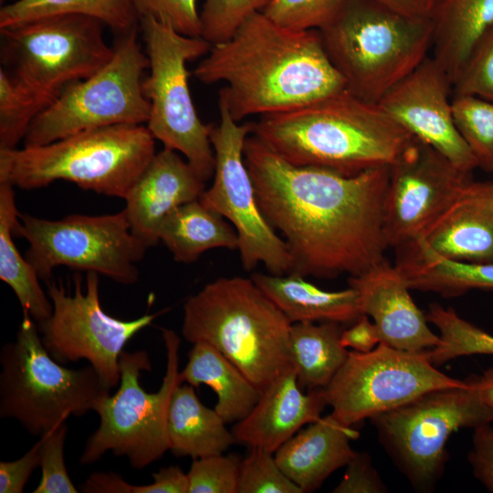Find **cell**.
I'll return each instance as SVG.
<instances>
[{
	"instance_id": "cell-30",
	"label": "cell",
	"mask_w": 493,
	"mask_h": 493,
	"mask_svg": "<svg viewBox=\"0 0 493 493\" xmlns=\"http://www.w3.org/2000/svg\"><path fill=\"white\" fill-rule=\"evenodd\" d=\"M14 186L0 179V278L16 294L23 312L40 323L52 313L51 300L40 286V278L14 242V227L18 220Z\"/></svg>"
},
{
	"instance_id": "cell-15",
	"label": "cell",
	"mask_w": 493,
	"mask_h": 493,
	"mask_svg": "<svg viewBox=\"0 0 493 493\" xmlns=\"http://www.w3.org/2000/svg\"><path fill=\"white\" fill-rule=\"evenodd\" d=\"M99 276L87 272L83 286L81 277L76 275L72 291L61 281H47L53 309L37 328L43 345L55 361L67 364L87 360L111 389L120 383L119 359L125 344L159 313L131 320L110 316L100 304Z\"/></svg>"
},
{
	"instance_id": "cell-44",
	"label": "cell",
	"mask_w": 493,
	"mask_h": 493,
	"mask_svg": "<svg viewBox=\"0 0 493 493\" xmlns=\"http://www.w3.org/2000/svg\"><path fill=\"white\" fill-rule=\"evenodd\" d=\"M40 439L20 458L0 462V493H21L33 471L40 467Z\"/></svg>"
},
{
	"instance_id": "cell-37",
	"label": "cell",
	"mask_w": 493,
	"mask_h": 493,
	"mask_svg": "<svg viewBox=\"0 0 493 493\" xmlns=\"http://www.w3.org/2000/svg\"><path fill=\"white\" fill-rule=\"evenodd\" d=\"M346 0H268L262 12L280 26L320 29L341 9Z\"/></svg>"
},
{
	"instance_id": "cell-6",
	"label": "cell",
	"mask_w": 493,
	"mask_h": 493,
	"mask_svg": "<svg viewBox=\"0 0 493 493\" xmlns=\"http://www.w3.org/2000/svg\"><path fill=\"white\" fill-rule=\"evenodd\" d=\"M318 30L346 89L372 103L415 69L433 43L431 18L404 16L372 0H346Z\"/></svg>"
},
{
	"instance_id": "cell-20",
	"label": "cell",
	"mask_w": 493,
	"mask_h": 493,
	"mask_svg": "<svg viewBox=\"0 0 493 493\" xmlns=\"http://www.w3.org/2000/svg\"><path fill=\"white\" fill-rule=\"evenodd\" d=\"M205 183L178 152L163 148L156 152L124 199L132 233L148 248L156 246L165 217L180 205L199 199Z\"/></svg>"
},
{
	"instance_id": "cell-9",
	"label": "cell",
	"mask_w": 493,
	"mask_h": 493,
	"mask_svg": "<svg viewBox=\"0 0 493 493\" xmlns=\"http://www.w3.org/2000/svg\"><path fill=\"white\" fill-rule=\"evenodd\" d=\"M167 353L166 372L160 389L147 393L140 384L143 371L152 363L146 351H122L119 359L120 386L108 395L96 413L100 425L84 446L79 462L89 465L106 453L125 456L134 469H142L169 450L167 418L175 387L182 383L179 372L180 339L163 329Z\"/></svg>"
},
{
	"instance_id": "cell-48",
	"label": "cell",
	"mask_w": 493,
	"mask_h": 493,
	"mask_svg": "<svg viewBox=\"0 0 493 493\" xmlns=\"http://www.w3.org/2000/svg\"><path fill=\"white\" fill-rule=\"evenodd\" d=\"M152 476L153 481L148 484L149 493H188L187 474L177 466L162 467Z\"/></svg>"
},
{
	"instance_id": "cell-36",
	"label": "cell",
	"mask_w": 493,
	"mask_h": 493,
	"mask_svg": "<svg viewBox=\"0 0 493 493\" xmlns=\"http://www.w3.org/2000/svg\"><path fill=\"white\" fill-rule=\"evenodd\" d=\"M268 0H205L200 12L201 37L215 45L230 38L252 14Z\"/></svg>"
},
{
	"instance_id": "cell-31",
	"label": "cell",
	"mask_w": 493,
	"mask_h": 493,
	"mask_svg": "<svg viewBox=\"0 0 493 493\" xmlns=\"http://www.w3.org/2000/svg\"><path fill=\"white\" fill-rule=\"evenodd\" d=\"M343 329L337 322H296L289 331L292 366L300 389H323L344 363Z\"/></svg>"
},
{
	"instance_id": "cell-8",
	"label": "cell",
	"mask_w": 493,
	"mask_h": 493,
	"mask_svg": "<svg viewBox=\"0 0 493 493\" xmlns=\"http://www.w3.org/2000/svg\"><path fill=\"white\" fill-rule=\"evenodd\" d=\"M104 26L95 17L68 14L0 29L1 61L41 112L68 86L110 60L114 47L104 38Z\"/></svg>"
},
{
	"instance_id": "cell-25",
	"label": "cell",
	"mask_w": 493,
	"mask_h": 493,
	"mask_svg": "<svg viewBox=\"0 0 493 493\" xmlns=\"http://www.w3.org/2000/svg\"><path fill=\"white\" fill-rule=\"evenodd\" d=\"M395 266L409 288L458 297L471 289H493V262L460 261L442 257L413 240L395 249Z\"/></svg>"
},
{
	"instance_id": "cell-2",
	"label": "cell",
	"mask_w": 493,
	"mask_h": 493,
	"mask_svg": "<svg viewBox=\"0 0 493 493\" xmlns=\"http://www.w3.org/2000/svg\"><path fill=\"white\" fill-rule=\"evenodd\" d=\"M191 74L219 91L232 118L293 110L346 89L318 29L278 25L262 11L226 41L212 45Z\"/></svg>"
},
{
	"instance_id": "cell-52",
	"label": "cell",
	"mask_w": 493,
	"mask_h": 493,
	"mask_svg": "<svg viewBox=\"0 0 493 493\" xmlns=\"http://www.w3.org/2000/svg\"><path fill=\"white\" fill-rule=\"evenodd\" d=\"M491 183H492V185H493V181Z\"/></svg>"
},
{
	"instance_id": "cell-49",
	"label": "cell",
	"mask_w": 493,
	"mask_h": 493,
	"mask_svg": "<svg viewBox=\"0 0 493 493\" xmlns=\"http://www.w3.org/2000/svg\"><path fill=\"white\" fill-rule=\"evenodd\" d=\"M412 17L431 18L441 0H372Z\"/></svg>"
},
{
	"instance_id": "cell-41",
	"label": "cell",
	"mask_w": 493,
	"mask_h": 493,
	"mask_svg": "<svg viewBox=\"0 0 493 493\" xmlns=\"http://www.w3.org/2000/svg\"><path fill=\"white\" fill-rule=\"evenodd\" d=\"M68 427L60 425L45 436L40 437L41 479L34 493H77L67 471L64 446Z\"/></svg>"
},
{
	"instance_id": "cell-43",
	"label": "cell",
	"mask_w": 493,
	"mask_h": 493,
	"mask_svg": "<svg viewBox=\"0 0 493 493\" xmlns=\"http://www.w3.org/2000/svg\"><path fill=\"white\" fill-rule=\"evenodd\" d=\"M386 488L366 453H357L346 465L342 479L334 493H382Z\"/></svg>"
},
{
	"instance_id": "cell-3",
	"label": "cell",
	"mask_w": 493,
	"mask_h": 493,
	"mask_svg": "<svg viewBox=\"0 0 493 493\" xmlns=\"http://www.w3.org/2000/svg\"><path fill=\"white\" fill-rule=\"evenodd\" d=\"M250 134L292 164L347 176L391 166L414 140L377 103L347 89L262 115Z\"/></svg>"
},
{
	"instance_id": "cell-5",
	"label": "cell",
	"mask_w": 493,
	"mask_h": 493,
	"mask_svg": "<svg viewBox=\"0 0 493 493\" xmlns=\"http://www.w3.org/2000/svg\"><path fill=\"white\" fill-rule=\"evenodd\" d=\"M155 153L146 126H110L47 144L0 149V179L23 190L66 181L125 199Z\"/></svg>"
},
{
	"instance_id": "cell-35",
	"label": "cell",
	"mask_w": 493,
	"mask_h": 493,
	"mask_svg": "<svg viewBox=\"0 0 493 493\" xmlns=\"http://www.w3.org/2000/svg\"><path fill=\"white\" fill-rule=\"evenodd\" d=\"M40 110L0 68V149H15Z\"/></svg>"
},
{
	"instance_id": "cell-11",
	"label": "cell",
	"mask_w": 493,
	"mask_h": 493,
	"mask_svg": "<svg viewBox=\"0 0 493 493\" xmlns=\"http://www.w3.org/2000/svg\"><path fill=\"white\" fill-rule=\"evenodd\" d=\"M149 59L137 29L121 36L110 60L90 77L68 86L32 121L24 146L116 125L147 123L150 103L142 89Z\"/></svg>"
},
{
	"instance_id": "cell-19",
	"label": "cell",
	"mask_w": 493,
	"mask_h": 493,
	"mask_svg": "<svg viewBox=\"0 0 493 493\" xmlns=\"http://www.w3.org/2000/svg\"><path fill=\"white\" fill-rule=\"evenodd\" d=\"M348 282L359 294L362 313L372 318L381 342L408 351H425L439 344V335L430 330L395 265L386 259L360 276L350 277Z\"/></svg>"
},
{
	"instance_id": "cell-28",
	"label": "cell",
	"mask_w": 493,
	"mask_h": 493,
	"mask_svg": "<svg viewBox=\"0 0 493 493\" xmlns=\"http://www.w3.org/2000/svg\"><path fill=\"white\" fill-rule=\"evenodd\" d=\"M180 379L198 387L206 384L217 396L215 410L226 423L244 419L259 399L260 391L218 350L207 342L194 343Z\"/></svg>"
},
{
	"instance_id": "cell-26",
	"label": "cell",
	"mask_w": 493,
	"mask_h": 493,
	"mask_svg": "<svg viewBox=\"0 0 493 493\" xmlns=\"http://www.w3.org/2000/svg\"><path fill=\"white\" fill-rule=\"evenodd\" d=\"M431 19V57L453 86L475 46L493 25V0H441Z\"/></svg>"
},
{
	"instance_id": "cell-24",
	"label": "cell",
	"mask_w": 493,
	"mask_h": 493,
	"mask_svg": "<svg viewBox=\"0 0 493 493\" xmlns=\"http://www.w3.org/2000/svg\"><path fill=\"white\" fill-rule=\"evenodd\" d=\"M250 278L291 323L352 324L363 314L359 294L351 287L328 291L294 273L273 275L258 272L253 273Z\"/></svg>"
},
{
	"instance_id": "cell-46",
	"label": "cell",
	"mask_w": 493,
	"mask_h": 493,
	"mask_svg": "<svg viewBox=\"0 0 493 493\" xmlns=\"http://www.w3.org/2000/svg\"><path fill=\"white\" fill-rule=\"evenodd\" d=\"M341 342L345 348L369 352L381 342V338L375 324L370 321L367 315L362 314L351 327L342 330Z\"/></svg>"
},
{
	"instance_id": "cell-4",
	"label": "cell",
	"mask_w": 493,
	"mask_h": 493,
	"mask_svg": "<svg viewBox=\"0 0 493 493\" xmlns=\"http://www.w3.org/2000/svg\"><path fill=\"white\" fill-rule=\"evenodd\" d=\"M291 325L251 278H219L185 301L182 334L214 346L261 393L293 368Z\"/></svg>"
},
{
	"instance_id": "cell-27",
	"label": "cell",
	"mask_w": 493,
	"mask_h": 493,
	"mask_svg": "<svg viewBox=\"0 0 493 493\" xmlns=\"http://www.w3.org/2000/svg\"><path fill=\"white\" fill-rule=\"evenodd\" d=\"M222 416L204 405L194 386L178 384L172 395L167 435L169 450L176 456L193 459L223 454L236 438Z\"/></svg>"
},
{
	"instance_id": "cell-47",
	"label": "cell",
	"mask_w": 493,
	"mask_h": 493,
	"mask_svg": "<svg viewBox=\"0 0 493 493\" xmlns=\"http://www.w3.org/2000/svg\"><path fill=\"white\" fill-rule=\"evenodd\" d=\"M85 493H138L139 486L126 482L114 472L92 473L81 486Z\"/></svg>"
},
{
	"instance_id": "cell-42",
	"label": "cell",
	"mask_w": 493,
	"mask_h": 493,
	"mask_svg": "<svg viewBox=\"0 0 493 493\" xmlns=\"http://www.w3.org/2000/svg\"><path fill=\"white\" fill-rule=\"evenodd\" d=\"M139 21L152 17L189 37H201L197 0H130Z\"/></svg>"
},
{
	"instance_id": "cell-18",
	"label": "cell",
	"mask_w": 493,
	"mask_h": 493,
	"mask_svg": "<svg viewBox=\"0 0 493 493\" xmlns=\"http://www.w3.org/2000/svg\"><path fill=\"white\" fill-rule=\"evenodd\" d=\"M450 96L452 84L447 75L428 56L377 104L414 137L472 173L477 163L456 128Z\"/></svg>"
},
{
	"instance_id": "cell-34",
	"label": "cell",
	"mask_w": 493,
	"mask_h": 493,
	"mask_svg": "<svg viewBox=\"0 0 493 493\" xmlns=\"http://www.w3.org/2000/svg\"><path fill=\"white\" fill-rule=\"evenodd\" d=\"M452 110L456 128L477 166L493 173V102L475 96L453 95Z\"/></svg>"
},
{
	"instance_id": "cell-7",
	"label": "cell",
	"mask_w": 493,
	"mask_h": 493,
	"mask_svg": "<svg viewBox=\"0 0 493 493\" xmlns=\"http://www.w3.org/2000/svg\"><path fill=\"white\" fill-rule=\"evenodd\" d=\"M0 417L17 421L39 438L98 409L110 389L91 366L68 369L42 343L37 323L23 312L16 340L0 351Z\"/></svg>"
},
{
	"instance_id": "cell-51",
	"label": "cell",
	"mask_w": 493,
	"mask_h": 493,
	"mask_svg": "<svg viewBox=\"0 0 493 493\" xmlns=\"http://www.w3.org/2000/svg\"><path fill=\"white\" fill-rule=\"evenodd\" d=\"M14 1H16V0H12V2H14Z\"/></svg>"
},
{
	"instance_id": "cell-13",
	"label": "cell",
	"mask_w": 493,
	"mask_h": 493,
	"mask_svg": "<svg viewBox=\"0 0 493 493\" xmlns=\"http://www.w3.org/2000/svg\"><path fill=\"white\" fill-rule=\"evenodd\" d=\"M14 236L27 241L25 257L46 282L56 267L65 266L133 285L139 279L137 264L149 249L132 233L124 210L102 215H70L57 220L19 215Z\"/></svg>"
},
{
	"instance_id": "cell-16",
	"label": "cell",
	"mask_w": 493,
	"mask_h": 493,
	"mask_svg": "<svg viewBox=\"0 0 493 493\" xmlns=\"http://www.w3.org/2000/svg\"><path fill=\"white\" fill-rule=\"evenodd\" d=\"M436 369L425 351H408L380 342L369 352L349 351L324 387L330 414L351 427L435 389L466 384Z\"/></svg>"
},
{
	"instance_id": "cell-10",
	"label": "cell",
	"mask_w": 493,
	"mask_h": 493,
	"mask_svg": "<svg viewBox=\"0 0 493 493\" xmlns=\"http://www.w3.org/2000/svg\"><path fill=\"white\" fill-rule=\"evenodd\" d=\"M149 75L142 89L150 103L146 127L163 148L181 152L199 176L207 182L215 173L211 143L213 124L199 118L188 79L187 63L205 57L212 44L201 37H189L152 17L140 20Z\"/></svg>"
},
{
	"instance_id": "cell-32",
	"label": "cell",
	"mask_w": 493,
	"mask_h": 493,
	"mask_svg": "<svg viewBox=\"0 0 493 493\" xmlns=\"http://www.w3.org/2000/svg\"><path fill=\"white\" fill-rule=\"evenodd\" d=\"M68 14L95 17L121 36L140 22L130 0H16L1 7L0 29Z\"/></svg>"
},
{
	"instance_id": "cell-45",
	"label": "cell",
	"mask_w": 493,
	"mask_h": 493,
	"mask_svg": "<svg viewBox=\"0 0 493 493\" xmlns=\"http://www.w3.org/2000/svg\"><path fill=\"white\" fill-rule=\"evenodd\" d=\"M472 441L468 459L474 476L493 492V426L487 424L475 428Z\"/></svg>"
},
{
	"instance_id": "cell-22",
	"label": "cell",
	"mask_w": 493,
	"mask_h": 493,
	"mask_svg": "<svg viewBox=\"0 0 493 493\" xmlns=\"http://www.w3.org/2000/svg\"><path fill=\"white\" fill-rule=\"evenodd\" d=\"M414 240L447 258L493 262L492 183L472 181Z\"/></svg>"
},
{
	"instance_id": "cell-21",
	"label": "cell",
	"mask_w": 493,
	"mask_h": 493,
	"mask_svg": "<svg viewBox=\"0 0 493 493\" xmlns=\"http://www.w3.org/2000/svg\"><path fill=\"white\" fill-rule=\"evenodd\" d=\"M298 384L294 368L272 381L250 413L232 429L236 441L274 454L305 425L320 418L327 405L322 389Z\"/></svg>"
},
{
	"instance_id": "cell-1",
	"label": "cell",
	"mask_w": 493,
	"mask_h": 493,
	"mask_svg": "<svg viewBox=\"0 0 493 493\" xmlns=\"http://www.w3.org/2000/svg\"><path fill=\"white\" fill-rule=\"evenodd\" d=\"M244 160L260 211L287 246L291 273L357 277L386 260L390 166L351 176L298 166L252 134L245 142Z\"/></svg>"
},
{
	"instance_id": "cell-38",
	"label": "cell",
	"mask_w": 493,
	"mask_h": 493,
	"mask_svg": "<svg viewBox=\"0 0 493 493\" xmlns=\"http://www.w3.org/2000/svg\"><path fill=\"white\" fill-rule=\"evenodd\" d=\"M238 493H302L278 465L272 453L251 448L241 459Z\"/></svg>"
},
{
	"instance_id": "cell-17",
	"label": "cell",
	"mask_w": 493,
	"mask_h": 493,
	"mask_svg": "<svg viewBox=\"0 0 493 493\" xmlns=\"http://www.w3.org/2000/svg\"><path fill=\"white\" fill-rule=\"evenodd\" d=\"M474 181L431 145L414 137L390 166L384 206L388 247L418 237Z\"/></svg>"
},
{
	"instance_id": "cell-39",
	"label": "cell",
	"mask_w": 493,
	"mask_h": 493,
	"mask_svg": "<svg viewBox=\"0 0 493 493\" xmlns=\"http://www.w3.org/2000/svg\"><path fill=\"white\" fill-rule=\"evenodd\" d=\"M241 458L236 454L193 459L188 493H238Z\"/></svg>"
},
{
	"instance_id": "cell-33",
	"label": "cell",
	"mask_w": 493,
	"mask_h": 493,
	"mask_svg": "<svg viewBox=\"0 0 493 493\" xmlns=\"http://www.w3.org/2000/svg\"><path fill=\"white\" fill-rule=\"evenodd\" d=\"M425 316L440 333L439 344L425 351L435 366L462 356L493 355V335L462 319L452 308L445 309L434 303Z\"/></svg>"
},
{
	"instance_id": "cell-50",
	"label": "cell",
	"mask_w": 493,
	"mask_h": 493,
	"mask_svg": "<svg viewBox=\"0 0 493 493\" xmlns=\"http://www.w3.org/2000/svg\"><path fill=\"white\" fill-rule=\"evenodd\" d=\"M472 381L484 403L493 412V366L481 376L472 377Z\"/></svg>"
},
{
	"instance_id": "cell-40",
	"label": "cell",
	"mask_w": 493,
	"mask_h": 493,
	"mask_svg": "<svg viewBox=\"0 0 493 493\" xmlns=\"http://www.w3.org/2000/svg\"><path fill=\"white\" fill-rule=\"evenodd\" d=\"M452 93L493 102V25L475 46L453 83Z\"/></svg>"
},
{
	"instance_id": "cell-29",
	"label": "cell",
	"mask_w": 493,
	"mask_h": 493,
	"mask_svg": "<svg viewBox=\"0 0 493 493\" xmlns=\"http://www.w3.org/2000/svg\"><path fill=\"white\" fill-rule=\"evenodd\" d=\"M159 240L181 263H193L213 248L237 249L233 226L199 199L180 205L163 221Z\"/></svg>"
},
{
	"instance_id": "cell-23",
	"label": "cell",
	"mask_w": 493,
	"mask_h": 493,
	"mask_svg": "<svg viewBox=\"0 0 493 493\" xmlns=\"http://www.w3.org/2000/svg\"><path fill=\"white\" fill-rule=\"evenodd\" d=\"M358 433L338 422L330 414L299 430L275 453V459L303 492L318 489L334 471L346 465L356 452L351 440Z\"/></svg>"
},
{
	"instance_id": "cell-12",
	"label": "cell",
	"mask_w": 493,
	"mask_h": 493,
	"mask_svg": "<svg viewBox=\"0 0 493 493\" xmlns=\"http://www.w3.org/2000/svg\"><path fill=\"white\" fill-rule=\"evenodd\" d=\"M456 387L426 392L370 420L393 461L418 489L430 490L442 476L452 433L493 422L472 378Z\"/></svg>"
},
{
	"instance_id": "cell-14",
	"label": "cell",
	"mask_w": 493,
	"mask_h": 493,
	"mask_svg": "<svg viewBox=\"0 0 493 493\" xmlns=\"http://www.w3.org/2000/svg\"><path fill=\"white\" fill-rule=\"evenodd\" d=\"M218 108L220 121L213 125L210 135L215 159L214 180L199 200L233 225L246 270L250 271L262 263L270 274H289L291 257L282 237L260 211L244 160V145L251 133V122L236 121L221 95Z\"/></svg>"
}]
</instances>
